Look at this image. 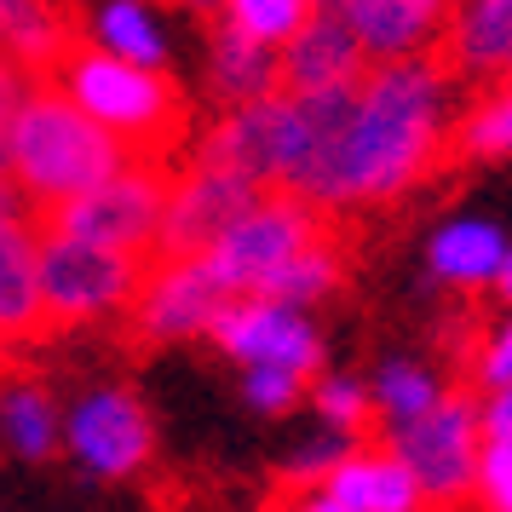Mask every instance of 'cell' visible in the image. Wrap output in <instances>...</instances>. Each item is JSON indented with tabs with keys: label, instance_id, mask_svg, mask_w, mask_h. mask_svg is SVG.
<instances>
[{
	"label": "cell",
	"instance_id": "6da1fadb",
	"mask_svg": "<svg viewBox=\"0 0 512 512\" xmlns=\"http://www.w3.org/2000/svg\"><path fill=\"white\" fill-rule=\"evenodd\" d=\"M455 75L443 70L432 52L374 64L357 98L351 127L334 139L323 167L311 173L300 196L323 208H380L403 190L438 179V150H443V93Z\"/></svg>",
	"mask_w": 512,
	"mask_h": 512
},
{
	"label": "cell",
	"instance_id": "9c48e42d",
	"mask_svg": "<svg viewBox=\"0 0 512 512\" xmlns=\"http://www.w3.org/2000/svg\"><path fill=\"white\" fill-rule=\"evenodd\" d=\"M265 190L271 185H259V179H248V173H225V167L185 162L179 167V179H173V196H167V219H162V236H156V259L208 254L242 213H254L259 202H265Z\"/></svg>",
	"mask_w": 512,
	"mask_h": 512
},
{
	"label": "cell",
	"instance_id": "cb8c5ba5",
	"mask_svg": "<svg viewBox=\"0 0 512 512\" xmlns=\"http://www.w3.org/2000/svg\"><path fill=\"white\" fill-rule=\"evenodd\" d=\"M374 403L386 409L392 426L397 420H415L438 403V380L426 369H415V363H386V369H380V386H374Z\"/></svg>",
	"mask_w": 512,
	"mask_h": 512
},
{
	"label": "cell",
	"instance_id": "30bf717a",
	"mask_svg": "<svg viewBox=\"0 0 512 512\" xmlns=\"http://www.w3.org/2000/svg\"><path fill=\"white\" fill-rule=\"evenodd\" d=\"M58 334L41 294V236L29 219H0V386L29 380V357Z\"/></svg>",
	"mask_w": 512,
	"mask_h": 512
},
{
	"label": "cell",
	"instance_id": "f1b7e54d",
	"mask_svg": "<svg viewBox=\"0 0 512 512\" xmlns=\"http://www.w3.org/2000/svg\"><path fill=\"white\" fill-rule=\"evenodd\" d=\"M472 380L478 386H512V323L501 328V334H489V346H484V357H478V369H472Z\"/></svg>",
	"mask_w": 512,
	"mask_h": 512
},
{
	"label": "cell",
	"instance_id": "d6986e66",
	"mask_svg": "<svg viewBox=\"0 0 512 512\" xmlns=\"http://www.w3.org/2000/svg\"><path fill=\"white\" fill-rule=\"evenodd\" d=\"M507 242H501V231L495 225H449V231H438V242H432V271H438L443 282H455V288H484V282L501 277V265H507Z\"/></svg>",
	"mask_w": 512,
	"mask_h": 512
},
{
	"label": "cell",
	"instance_id": "f546056e",
	"mask_svg": "<svg viewBox=\"0 0 512 512\" xmlns=\"http://www.w3.org/2000/svg\"><path fill=\"white\" fill-rule=\"evenodd\" d=\"M484 438L512 443V386H495L484 397Z\"/></svg>",
	"mask_w": 512,
	"mask_h": 512
},
{
	"label": "cell",
	"instance_id": "4fadbf2b",
	"mask_svg": "<svg viewBox=\"0 0 512 512\" xmlns=\"http://www.w3.org/2000/svg\"><path fill=\"white\" fill-rule=\"evenodd\" d=\"M369 70H374V58L363 47V35L351 29V18L334 0H323L317 18L282 47L277 81H282V93H323V87H357Z\"/></svg>",
	"mask_w": 512,
	"mask_h": 512
},
{
	"label": "cell",
	"instance_id": "d6a6232c",
	"mask_svg": "<svg viewBox=\"0 0 512 512\" xmlns=\"http://www.w3.org/2000/svg\"><path fill=\"white\" fill-rule=\"evenodd\" d=\"M190 6H202V12H213V6H225V0H190Z\"/></svg>",
	"mask_w": 512,
	"mask_h": 512
},
{
	"label": "cell",
	"instance_id": "3957f363",
	"mask_svg": "<svg viewBox=\"0 0 512 512\" xmlns=\"http://www.w3.org/2000/svg\"><path fill=\"white\" fill-rule=\"evenodd\" d=\"M12 179L24 185L29 208L70 202L81 190L116 179L121 167H133V150L93 121L58 81H35L12 127Z\"/></svg>",
	"mask_w": 512,
	"mask_h": 512
},
{
	"label": "cell",
	"instance_id": "52a82bcc",
	"mask_svg": "<svg viewBox=\"0 0 512 512\" xmlns=\"http://www.w3.org/2000/svg\"><path fill=\"white\" fill-rule=\"evenodd\" d=\"M144 277H150L144 254H121L75 236H41V294H47L52 334H70L93 317H121L139 300Z\"/></svg>",
	"mask_w": 512,
	"mask_h": 512
},
{
	"label": "cell",
	"instance_id": "ffe728a7",
	"mask_svg": "<svg viewBox=\"0 0 512 512\" xmlns=\"http://www.w3.org/2000/svg\"><path fill=\"white\" fill-rule=\"evenodd\" d=\"M346 282V236H328V242H317V248H305L294 265H282L277 277L259 288V300H277V305H311L323 300V294H334Z\"/></svg>",
	"mask_w": 512,
	"mask_h": 512
},
{
	"label": "cell",
	"instance_id": "83f0119b",
	"mask_svg": "<svg viewBox=\"0 0 512 512\" xmlns=\"http://www.w3.org/2000/svg\"><path fill=\"white\" fill-rule=\"evenodd\" d=\"M29 87H35V81L0 52V173H12V167H6L12 162V127H18V110H24Z\"/></svg>",
	"mask_w": 512,
	"mask_h": 512
},
{
	"label": "cell",
	"instance_id": "4316f807",
	"mask_svg": "<svg viewBox=\"0 0 512 512\" xmlns=\"http://www.w3.org/2000/svg\"><path fill=\"white\" fill-rule=\"evenodd\" d=\"M259 512H351V507L340 495H328L323 478H288V472H282V484L271 489V501Z\"/></svg>",
	"mask_w": 512,
	"mask_h": 512
},
{
	"label": "cell",
	"instance_id": "1f68e13d",
	"mask_svg": "<svg viewBox=\"0 0 512 512\" xmlns=\"http://www.w3.org/2000/svg\"><path fill=\"white\" fill-rule=\"evenodd\" d=\"M495 294L512 305V254H507V265H501V277H495Z\"/></svg>",
	"mask_w": 512,
	"mask_h": 512
},
{
	"label": "cell",
	"instance_id": "836d02e7",
	"mask_svg": "<svg viewBox=\"0 0 512 512\" xmlns=\"http://www.w3.org/2000/svg\"><path fill=\"white\" fill-rule=\"evenodd\" d=\"M507 81H512V70H507Z\"/></svg>",
	"mask_w": 512,
	"mask_h": 512
},
{
	"label": "cell",
	"instance_id": "44dd1931",
	"mask_svg": "<svg viewBox=\"0 0 512 512\" xmlns=\"http://www.w3.org/2000/svg\"><path fill=\"white\" fill-rule=\"evenodd\" d=\"M87 24L98 29V47H110L127 64H150V70L167 64V47L156 35V18L144 12V0H98V12Z\"/></svg>",
	"mask_w": 512,
	"mask_h": 512
},
{
	"label": "cell",
	"instance_id": "484cf974",
	"mask_svg": "<svg viewBox=\"0 0 512 512\" xmlns=\"http://www.w3.org/2000/svg\"><path fill=\"white\" fill-rule=\"evenodd\" d=\"M478 512H512V443L484 438V461H478Z\"/></svg>",
	"mask_w": 512,
	"mask_h": 512
},
{
	"label": "cell",
	"instance_id": "4dcf8cb0",
	"mask_svg": "<svg viewBox=\"0 0 512 512\" xmlns=\"http://www.w3.org/2000/svg\"><path fill=\"white\" fill-rule=\"evenodd\" d=\"M0 219H29V196L12 173H0Z\"/></svg>",
	"mask_w": 512,
	"mask_h": 512
},
{
	"label": "cell",
	"instance_id": "2e32d148",
	"mask_svg": "<svg viewBox=\"0 0 512 512\" xmlns=\"http://www.w3.org/2000/svg\"><path fill=\"white\" fill-rule=\"evenodd\" d=\"M208 41H213L208 81H213V98H219L225 110L282 93V81H277L282 52H271L265 41H254V35H242L231 18H208Z\"/></svg>",
	"mask_w": 512,
	"mask_h": 512
},
{
	"label": "cell",
	"instance_id": "5bb4252c",
	"mask_svg": "<svg viewBox=\"0 0 512 512\" xmlns=\"http://www.w3.org/2000/svg\"><path fill=\"white\" fill-rule=\"evenodd\" d=\"M334 6L363 35L374 64L432 52L455 29V0H334Z\"/></svg>",
	"mask_w": 512,
	"mask_h": 512
},
{
	"label": "cell",
	"instance_id": "277c9868",
	"mask_svg": "<svg viewBox=\"0 0 512 512\" xmlns=\"http://www.w3.org/2000/svg\"><path fill=\"white\" fill-rule=\"evenodd\" d=\"M173 179H179V167L133 162V167H121L116 179L81 190L70 202L29 208V225L41 236H75V242H98V248L156 259V236H162Z\"/></svg>",
	"mask_w": 512,
	"mask_h": 512
},
{
	"label": "cell",
	"instance_id": "ac0fdd59",
	"mask_svg": "<svg viewBox=\"0 0 512 512\" xmlns=\"http://www.w3.org/2000/svg\"><path fill=\"white\" fill-rule=\"evenodd\" d=\"M501 156H512V81L484 93L443 133L438 173H455V167H472V162H501Z\"/></svg>",
	"mask_w": 512,
	"mask_h": 512
},
{
	"label": "cell",
	"instance_id": "5b68a950",
	"mask_svg": "<svg viewBox=\"0 0 512 512\" xmlns=\"http://www.w3.org/2000/svg\"><path fill=\"white\" fill-rule=\"evenodd\" d=\"M392 455L420 478L426 501L438 512L472 507L478 495V461H484V392L478 380H455L449 392H438V403L415 420L392 426Z\"/></svg>",
	"mask_w": 512,
	"mask_h": 512
},
{
	"label": "cell",
	"instance_id": "7402d4cb",
	"mask_svg": "<svg viewBox=\"0 0 512 512\" xmlns=\"http://www.w3.org/2000/svg\"><path fill=\"white\" fill-rule=\"evenodd\" d=\"M0 420H6V438L18 455L29 461H47L52 443H58V420H52V403L41 386H29V380H12L6 392H0Z\"/></svg>",
	"mask_w": 512,
	"mask_h": 512
},
{
	"label": "cell",
	"instance_id": "603a6c76",
	"mask_svg": "<svg viewBox=\"0 0 512 512\" xmlns=\"http://www.w3.org/2000/svg\"><path fill=\"white\" fill-rule=\"evenodd\" d=\"M323 0H225V18L242 35H254L265 47H288L311 18H317Z\"/></svg>",
	"mask_w": 512,
	"mask_h": 512
},
{
	"label": "cell",
	"instance_id": "ba28073f",
	"mask_svg": "<svg viewBox=\"0 0 512 512\" xmlns=\"http://www.w3.org/2000/svg\"><path fill=\"white\" fill-rule=\"evenodd\" d=\"M231 282L213 271L208 254L196 259H150L139 300L116 317V340L127 351H156L185 334H208L213 317L231 305Z\"/></svg>",
	"mask_w": 512,
	"mask_h": 512
},
{
	"label": "cell",
	"instance_id": "d4e9b609",
	"mask_svg": "<svg viewBox=\"0 0 512 512\" xmlns=\"http://www.w3.org/2000/svg\"><path fill=\"white\" fill-rule=\"evenodd\" d=\"M305 386H311L305 374L277 369V363H254V369H248V403H254V409H265V415H288V409L300 403Z\"/></svg>",
	"mask_w": 512,
	"mask_h": 512
},
{
	"label": "cell",
	"instance_id": "8992f818",
	"mask_svg": "<svg viewBox=\"0 0 512 512\" xmlns=\"http://www.w3.org/2000/svg\"><path fill=\"white\" fill-rule=\"evenodd\" d=\"M328 236H346L340 208H323L300 190H265V202L254 213H242L231 231L208 248L213 271L231 282V294H259L277 277L282 265H294L305 248H317Z\"/></svg>",
	"mask_w": 512,
	"mask_h": 512
},
{
	"label": "cell",
	"instance_id": "e0dca14e",
	"mask_svg": "<svg viewBox=\"0 0 512 512\" xmlns=\"http://www.w3.org/2000/svg\"><path fill=\"white\" fill-rule=\"evenodd\" d=\"M449 75H484V70H512V0H472L455 29L432 47Z\"/></svg>",
	"mask_w": 512,
	"mask_h": 512
},
{
	"label": "cell",
	"instance_id": "7a4b0ae2",
	"mask_svg": "<svg viewBox=\"0 0 512 512\" xmlns=\"http://www.w3.org/2000/svg\"><path fill=\"white\" fill-rule=\"evenodd\" d=\"M52 81H58L93 121H104V127L133 150V162H167L173 167V156L185 150L190 98L167 70L127 64V58H116L110 47H98L93 35H75L70 52L58 58Z\"/></svg>",
	"mask_w": 512,
	"mask_h": 512
},
{
	"label": "cell",
	"instance_id": "8fae6325",
	"mask_svg": "<svg viewBox=\"0 0 512 512\" xmlns=\"http://www.w3.org/2000/svg\"><path fill=\"white\" fill-rule=\"evenodd\" d=\"M208 340L219 351H231L236 363H277V369H294L305 380H317L323 369V340L311 334L294 305H277V300H259V294H236L219 317H213Z\"/></svg>",
	"mask_w": 512,
	"mask_h": 512
},
{
	"label": "cell",
	"instance_id": "7c38bea8",
	"mask_svg": "<svg viewBox=\"0 0 512 512\" xmlns=\"http://www.w3.org/2000/svg\"><path fill=\"white\" fill-rule=\"evenodd\" d=\"M70 449L104 478H127L156 455V432H150V415H144L139 397L127 386H110V392H93L70 415Z\"/></svg>",
	"mask_w": 512,
	"mask_h": 512
},
{
	"label": "cell",
	"instance_id": "9a60e30c",
	"mask_svg": "<svg viewBox=\"0 0 512 512\" xmlns=\"http://www.w3.org/2000/svg\"><path fill=\"white\" fill-rule=\"evenodd\" d=\"M328 495H340L351 512H432L426 501V489L409 466L392 455V443H380V449H351L340 466H328Z\"/></svg>",
	"mask_w": 512,
	"mask_h": 512
}]
</instances>
